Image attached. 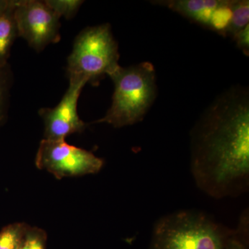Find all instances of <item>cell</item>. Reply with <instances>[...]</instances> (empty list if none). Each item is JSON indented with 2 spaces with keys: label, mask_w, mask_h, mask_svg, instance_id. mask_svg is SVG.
<instances>
[{
  "label": "cell",
  "mask_w": 249,
  "mask_h": 249,
  "mask_svg": "<svg viewBox=\"0 0 249 249\" xmlns=\"http://www.w3.org/2000/svg\"><path fill=\"white\" fill-rule=\"evenodd\" d=\"M16 0H11V4L0 14V67L7 66L11 49L18 37L17 25L15 19Z\"/></svg>",
  "instance_id": "obj_9"
},
{
  "label": "cell",
  "mask_w": 249,
  "mask_h": 249,
  "mask_svg": "<svg viewBox=\"0 0 249 249\" xmlns=\"http://www.w3.org/2000/svg\"><path fill=\"white\" fill-rule=\"evenodd\" d=\"M36 165L60 179L98 173L104 162L91 152L67 143L65 139H44L37 150Z\"/></svg>",
  "instance_id": "obj_5"
},
{
  "label": "cell",
  "mask_w": 249,
  "mask_h": 249,
  "mask_svg": "<svg viewBox=\"0 0 249 249\" xmlns=\"http://www.w3.org/2000/svg\"><path fill=\"white\" fill-rule=\"evenodd\" d=\"M44 1L59 18L64 17L66 19L73 18L84 2L80 0H47Z\"/></svg>",
  "instance_id": "obj_13"
},
{
  "label": "cell",
  "mask_w": 249,
  "mask_h": 249,
  "mask_svg": "<svg viewBox=\"0 0 249 249\" xmlns=\"http://www.w3.org/2000/svg\"><path fill=\"white\" fill-rule=\"evenodd\" d=\"M6 67H0V125L6 114L8 83L6 73Z\"/></svg>",
  "instance_id": "obj_15"
},
{
  "label": "cell",
  "mask_w": 249,
  "mask_h": 249,
  "mask_svg": "<svg viewBox=\"0 0 249 249\" xmlns=\"http://www.w3.org/2000/svg\"><path fill=\"white\" fill-rule=\"evenodd\" d=\"M14 14L18 36L37 52L60 40V18L45 1L16 0Z\"/></svg>",
  "instance_id": "obj_6"
},
{
  "label": "cell",
  "mask_w": 249,
  "mask_h": 249,
  "mask_svg": "<svg viewBox=\"0 0 249 249\" xmlns=\"http://www.w3.org/2000/svg\"><path fill=\"white\" fill-rule=\"evenodd\" d=\"M29 226L14 223L5 227L0 232V249H19Z\"/></svg>",
  "instance_id": "obj_12"
},
{
  "label": "cell",
  "mask_w": 249,
  "mask_h": 249,
  "mask_svg": "<svg viewBox=\"0 0 249 249\" xmlns=\"http://www.w3.org/2000/svg\"><path fill=\"white\" fill-rule=\"evenodd\" d=\"M119 52L109 24L88 27L77 36L67 60L69 80L98 81L119 66Z\"/></svg>",
  "instance_id": "obj_4"
},
{
  "label": "cell",
  "mask_w": 249,
  "mask_h": 249,
  "mask_svg": "<svg viewBox=\"0 0 249 249\" xmlns=\"http://www.w3.org/2000/svg\"><path fill=\"white\" fill-rule=\"evenodd\" d=\"M191 170L196 186L214 199L236 197L249 186V94L241 86L223 92L191 135Z\"/></svg>",
  "instance_id": "obj_1"
},
{
  "label": "cell",
  "mask_w": 249,
  "mask_h": 249,
  "mask_svg": "<svg viewBox=\"0 0 249 249\" xmlns=\"http://www.w3.org/2000/svg\"><path fill=\"white\" fill-rule=\"evenodd\" d=\"M249 210H245L241 215L238 226L231 229L224 242L222 249H249Z\"/></svg>",
  "instance_id": "obj_10"
},
{
  "label": "cell",
  "mask_w": 249,
  "mask_h": 249,
  "mask_svg": "<svg viewBox=\"0 0 249 249\" xmlns=\"http://www.w3.org/2000/svg\"><path fill=\"white\" fill-rule=\"evenodd\" d=\"M47 235L38 228L29 227L19 249H45Z\"/></svg>",
  "instance_id": "obj_14"
},
{
  "label": "cell",
  "mask_w": 249,
  "mask_h": 249,
  "mask_svg": "<svg viewBox=\"0 0 249 249\" xmlns=\"http://www.w3.org/2000/svg\"><path fill=\"white\" fill-rule=\"evenodd\" d=\"M151 3L168 8L224 37L231 18L233 0H157Z\"/></svg>",
  "instance_id": "obj_8"
},
{
  "label": "cell",
  "mask_w": 249,
  "mask_h": 249,
  "mask_svg": "<svg viewBox=\"0 0 249 249\" xmlns=\"http://www.w3.org/2000/svg\"><path fill=\"white\" fill-rule=\"evenodd\" d=\"M231 230L200 211H178L155 223L149 249H222Z\"/></svg>",
  "instance_id": "obj_3"
},
{
  "label": "cell",
  "mask_w": 249,
  "mask_h": 249,
  "mask_svg": "<svg viewBox=\"0 0 249 249\" xmlns=\"http://www.w3.org/2000/svg\"><path fill=\"white\" fill-rule=\"evenodd\" d=\"M87 83L84 80L70 79L68 89L58 106L52 109H40V115L45 123V139H65L86 128V124L78 116L77 106L82 90Z\"/></svg>",
  "instance_id": "obj_7"
},
{
  "label": "cell",
  "mask_w": 249,
  "mask_h": 249,
  "mask_svg": "<svg viewBox=\"0 0 249 249\" xmlns=\"http://www.w3.org/2000/svg\"><path fill=\"white\" fill-rule=\"evenodd\" d=\"M108 76L114 85L112 102L106 115L94 123L119 128L142 121L157 97L154 65L149 62L126 68L119 65Z\"/></svg>",
  "instance_id": "obj_2"
},
{
  "label": "cell",
  "mask_w": 249,
  "mask_h": 249,
  "mask_svg": "<svg viewBox=\"0 0 249 249\" xmlns=\"http://www.w3.org/2000/svg\"><path fill=\"white\" fill-rule=\"evenodd\" d=\"M232 40L235 42L236 47L240 49L246 55H249V24L243 29L237 32Z\"/></svg>",
  "instance_id": "obj_16"
},
{
  "label": "cell",
  "mask_w": 249,
  "mask_h": 249,
  "mask_svg": "<svg viewBox=\"0 0 249 249\" xmlns=\"http://www.w3.org/2000/svg\"><path fill=\"white\" fill-rule=\"evenodd\" d=\"M249 1L248 0H233L232 15L224 37L232 38L237 32L249 25Z\"/></svg>",
  "instance_id": "obj_11"
},
{
  "label": "cell",
  "mask_w": 249,
  "mask_h": 249,
  "mask_svg": "<svg viewBox=\"0 0 249 249\" xmlns=\"http://www.w3.org/2000/svg\"><path fill=\"white\" fill-rule=\"evenodd\" d=\"M11 1V0H0V14L9 7Z\"/></svg>",
  "instance_id": "obj_17"
}]
</instances>
